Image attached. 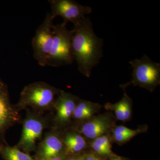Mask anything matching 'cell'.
I'll use <instances>...</instances> for the list:
<instances>
[{
	"mask_svg": "<svg viewBox=\"0 0 160 160\" xmlns=\"http://www.w3.org/2000/svg\"><path fill=\"white\" fill-rule=\"evenodd\" d=\"M102 107L99 103L80 98L72 115V123H82L90 119L98 114Z\"/></svg>",
	"mask_w": 160,
	"mask_h": 160,
	"instance_id": "5bb4252c",
	"label": "cell"
},
{
	"mask_svg": "<svg viewBox=\"0 0 160 160\" xmlns=\"http://www.w3.org/2000/svg\"><path fill=\"white\" fill-rule=\"evenodd\" d=\"M0 156L3 160H35L16 145L12 146L8 143L0 144Z\"/></svg>",
	"mask_w": 160,
	"mask_h": 160,
	"instance_id": "e0dca14e",
	"label": "cell"
},
{
	"mask_svg": "<svg viewBox=\"0 0 160 160\" xmlns=\"http://www.w3.org/2000/svg\"><path fill=\"white\" fill-rule=\"evenodd\" d=\"M148 126L142 125L137 129H129L123 125L116 126L111 132L112 142L119 145H124L130 141L135 137L142 133H145L148 131Z\"/></svg>",
	"mask_w": 160,
	"mask_h": 160,
	"instance_id": "9a60e30c",
	"label": "cell"
},
{
	"mask_svg": "<svg viewBox=\"0 0 160 160\" xmlns=\"http://www.w3.org/2000/svg\"><path fill=\"white\" fill-rule=\"evenodd\" d=\"M65 152L67 155L82 154L89 148V142L79 132L68 128L62 131Z\"/></svg>",
	"mask_w": 160,
	"mask_h": 160,
	"instance_id": "7c38bea8",
	"label": "cell"
},
{
	"mask_svg": "<svg viewBox=\"0 0 160 160\" xmlns=\"http://www.w3.org/2000/svg\"><path fill=\"white\" fill-rule=\"evenodd\" d=\"M35 152V160L55 157L65 153L62 130L50 128L38 144Z\"/></svg>",
	"mask_w": 160,
	"mask_h": 160,
	"instance_id": "8fae6325",
	"label": "cell"
},
{
	"mask_svg": "<svg viewBox=\"0 0 160 160\" xmlns=\"http://www.w3.org/2000/svg\"><path fill=\"white\" fill-rule=\"evenodd\" d=\"M72 30V51L80 72L87 78L98 65L103 55V40L95 33L89 18L73 24Z\"/></svg>",
	"mask_w": 160,
	"mask_h": 160,
	"instance_id": "6da1fadb",
	"label": "cell"
},
{
	"mask_svg": "<svg viewBox=\"0 0 160 160\" xmlns=\"http://www.w3.org/2000/svg\"><path fill=\"white\" fill-rule=\"evenodd\" d=\"M83 160H103V159L95 153L91 152H85L82 153Z\"/></svg>",
	"mask_w": 160,
	"mask_h": 160,
	"instance_id": "ac0fdd59",
	"label": "cell"
},
{
	"mask_svg": "<svg viewBox=\"0 0 160 160\" xmlns=\"http://www.w3.org/2000/svg\"><path fill=\"white\" fill-rule=\"evenodd\" d=\"M26 114L22 120V134L16 146L26 153H30L36 150L38 141L42 140L45 129L50 127V116L33 111L29 108L26 109Z\"/></svg>",
	"mask_w": 160,
	"mask_h": 160,
	"instance_id": "3957f363",
	"label": "cell"
},
{
	"mask_svg": "<svg viewBox=\"0 0 160 160\" xmlns=\"http://www.w3.org/2000/svg\"><path fill=\"white\" fill-rule=\"evenodd\" d=\"M128 160L126 159V158H124L120 157L116 155L114 156L111 157L109 158V160Z\"/></svg>",
	"mask_w": 160,
	"mask_h": 160,
	"instance_id": "44dd1931",
	"label": "cell"
},
{
	"mask_svg": "<svg viewBox=\"0 0 160 160\" xmlns=\"http://www.w3.org/2000/svg\"><path fill=\"white\" fill-rule=\"evenodd\" d=\"M22 120L15 105L11 102L8 86L0 77V144H7L6 132Z\"/></svg>",
	"mask_w": 160,
	"mask_h": 160,
	"instance_id": "9c48e42d",
	"label": "cell"
},
{
	"mask_svg": "<svg viewBox=\"0 0 160 160\" xmlns=\"http://www.w3.org/2000/svg\"><path fill=\"white\" fill-rule=\"evenodd\" d=\"M132 69V79L129 82L121 85L126 89L132 85L144 88L150 92L154 91L160 84V64L155 62L146 54L140 59L129 62Z\"/></svg>",
	"mask_w": 160,
	"mask_h": 160,
	"instance_id": "277c9868",
	"label": "cell"
},
{
	"mask_svg": "<svg viewBox=\"0 0 160 160\" xmlns=\"http://www.w3.org/2000/svg\"><path fill=\"white\" fill-rule=\"evenodd\" d=\"M124 96L118 102L112 104L107 103L105 105V109L107 111L113 112L117 120L122 122H127L131 119L132 113V101L127 94L126 89Z\"/></svg>",
	"mask_w": 160,
	"mask_h": 160,
	"instance_id": "4fadbf2b",
	"label": "cell"
},
{
	"mask_svg": "<svg viewBox=\"0 0 160 160\" xmlns=\"http://www.w3.org/2000/svg\"><path fill=\"white\" fill-rule=\"evenodd\" d=\"M112 142L111 133H109L89 142V148L92 152L101 158H110L116 155L112 150Z\"/></svg>",
	"mask_w": 160,
	"mask_h": 160,
	"instance_id": "2e32d148",
	"label": "cell"
},
{
	"mask_svg": "<svg viewBox=\"0 0 160 160\" xmlns=\"http://www.w3.org/2000/svg\"><path fill=\"white\" fill-rule=\"evenodd\" d=\"M52 17L60 16L63 19V23L67 25L69 22H77L90 14L92 9L89 6L80 5L73 0H49Z\"/></svg>",
	"mask_w": 160,
	"mask_h": 160,
	"instance_id": "30bf717a",
	"label": "cell"
},
{
	"mask_svg": "<svg viewBox=\"0 0 160 160\" xmlns=\"http://www.w3.org/2000/svg\"><path fill=\"white\" fill-rule=\"evenodd\" d=\"M67 156H68V155H67L66 153H63L62 154L58 156L55 157L35 160H66Z\"/></svg>",
	"mask_w": 160,
	"mask_h": 160,
	"instance_id": "d6986e66",
	"label": "cell"
},
{
	"mask_svg": "<svg viewBox=\"0 0 160 160\" xmlns=\"http://www.w3.org/2000/svg\"><path fill=\"white\" fill-rule=\"evenodd\" d=\"M82 154L68 156L66 160H83Z\"/></svg>",
	"mask_w": 160,
	"mask_h": 160,
	"instance_id": "ffe728a7",
	"label": "cell"
},
{
	"mask_svg": "<svg viewBox=\"0 0 160 160\" xmlns=\"http://www.w3.org/2000/svg\"><path fill=\"white\" fill-rule=\"evenodd\" d=\"M61 89L43 82L30 83L21 92L20 99L15 105L19 111L29 108L43 113L52 111Z\"/></svg>",
	"mask_w": 160,
	"mask_h": 160,
	"instance_id": "7a4b0ae2",
	"label": "cell"
},
{
	"mask_svg": "<svg viewBox=\"0 0 160 160\" xmlns=\"http://www.w3.org/2000/svg\"><path fill=\"white\" fill-rule=\"evenodd\" d=\"M54 18L48 13L39 27L37 29L32 42L33 57L40 66H46L47 60L53 39Z\"/></svg>",
	"mask_w": 160,
	"mask_h": 160,
	"instance_id": "ba28073f",
	"label": "cell"
},
{
	"mask_svg": "<svg viewBox=\"0 0 160 160\" xmlns=\"http://www.w3.org/2000/svg\"><path fill=\"white\" fill-rule=\"evenodd\" d=\"M53 39L46 66H67L74 61L72 51V31L64 23L53 26Z\"/></svg>",
	"mask_w": 160,
	"mask_h": 160,
	"instance_id": "5b68a950",
	"label": "cell"
},
{
	"mask_svg": "<svg viewBox=\"0 0 160 160\" xmlns=\"http://www.w3.org/2000/svg\"><path fill=\"white\" fill-rule=\"evenodd\" d=\"M116 122L112 112L107 111L96 115L86 122L72 123L69 128L79 132L88 141H91L102 136L111 133L116 126Z\"/></svg>",
	"mask_w": 160,
	"mask_h": 160,
	"instance_id": "8992f818",
	"label": "cell"
},
{
	"mask_svg": "<svg viewBox=\"0 0 160 160\" xmlns=\"http://www.w3.org/2000/svg\"><path fill=\"white\" fill-rule=\"evenodd\" d=\"M80 98L70 92L61 90L56 98L52 116L50 117V128L65 130L72 123V115Z\"/></svg>",
	"mask_w": 160,
	"mask_h": 160,
	"instance_id": "52a82bcc",
	"label": "cell"
}]
</instances>
